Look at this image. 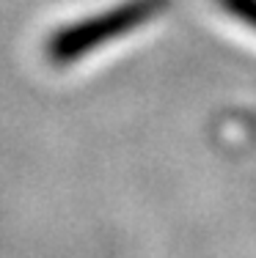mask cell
<instances>
[{
    "mask_svg": "<svg viewBox=\"0 0 256 258\" xmlns=\"http://www.w3.org/2000/svg\"><path fill=\"white\" fill-rule=\"evenodd\" d=\"M171 0H121L105 11L66 22L47 36L44 55L56 66H72L91 52L146 28L168 11Z\"/></svg>",
    "mask_w": 256,
    "mask_h": 258,
    "instance_id": "cell-1",
    "label": "cell"
},
{
    "mask_svg": "<svg viewBox=\"0 0 256 258\" xmlns=\"http://www.w3.org/2000/svg\"><path fill=\"white\" fill-rule=\"evenodd\" d=\"M218 6L231 20L242 22L245 28H251L256 33V0H218Z\"/></svg>",
    "mask_w": 256,
    "mask_h": 258,
    "instance_id": "cell-2",
    "label": "cell"
}]
</instances>
